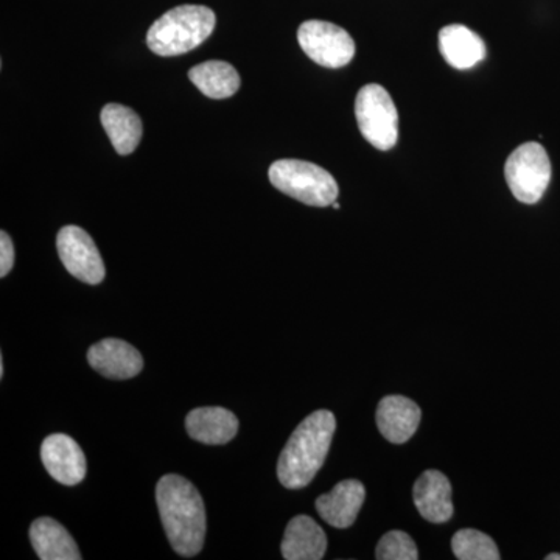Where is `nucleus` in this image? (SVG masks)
<instances>
[{"label":"nucleus","instance_id":"obj_1","mask_svg":"<svg viewBox=\"0 0 560 560\" xmlns=\"http://www.w3.org/2000/svg\"><path fill=\"white\" fill-rule=\"evenodd\" d=\"M162 525L173 550L194 558L206 539V508L200 492L179 475H165L156 486Z\"/></svg>","mask_w":560,"mask_h":560},{"label":"nucleus","instance_id":"obj_2","mask_svg":"<svg viewBox=\"0 0 560 560\" xmlns=\"http://www.w3.org/2000/svg\"><path fill=\"white\" fill-rule=\"evenodd\" d=\"M337 420L330 411L307 416L291 434L279 456L278 477L287 489H304L323 467L329 455Z\"/></svg>","mask_w":560,"mask_h":560},{"label":"nucleus","instance_id":"obj_3","mask_svg":"<svg viewBox=\"0 0 560 560\" xmlns=\"http://www.w3.org/2000/svg\"><path fill=\"white\" fill-rule=\"evenodd\" d=\"M215 24V13L208 7H176L151 25L147 46L160 57H178L201 46L212 35Z\"/></svg>","mask_w":560,"mask_h":560},{"label":"nucleus","instance_id":"obj_4","mask_svg":"<svg viewBox=\"0 0 560 560\" xmlns=\"http://www.w3.org/2000/svg\"><path fill=\"white\" fill-rule=\"evenodd\" d=\"M272 186L294 200L315 208H327L337 201V180L329 172L312 162L276 161L268 172Z\"/></svg>","mask_w":560,"mask_h":560},{"label":"nucleus","instance_id":"obj_5","mask_svg":"<svg viewBox=\"0 0 560 560\" xmlns=\"http://www.w3.org/2000/svg\"><path fill=\"white\" fill-rule=\"evenodd\" d=\"M504 176L515 200L536 205L550 186L551 161L547 150L537 142L523 143L508 158Z\"/></svg>","mask_w":560,"mask_h":560},{"label":"nucleus","instance_id":"obj_6","mask_svg":"<svg viewBox=\"0 0 560 560\" xmlns=\"http://www.w3.org/2000/svg\"><path fill=\"white\" fill-rule=\"evenodd\" d=\"M355 116L363 138L377 150L388 151L399 138V114L385 88L368 84L355 101Z\"/></svg>","mask_w":560,"mask_h":560},{"label":"nucleus","instance_id":"obj_7","mask_svg":"<svg viewBox=\"0 0 560 560\" xmlns=\"http://www.w3.org/2000/svg\"><path fill=\"white\" fill-rule=\"evenodd\" d=\"M304 54L323 68H345L355 57V43L345 28L324 21H307L298 31Z\"/></svg>","mask_w":560,"mask_h":560},{"label":"nucleus","instance_id":"obj_8","mask_svg":"<svg viewBox=\"0 0 560 560\" xmlns=\"http://www.w3.org/2000/svg\"><path fill=\"white\" fill-rule=\"evenodd\" d=\"M58 254L66 270L81 282L97 285L105 279V264L97 246L86 231L65 226L58 232Z\"/></svg>","mask_w":560,"mask_h":560},{"label":"nucleus","instance_id":"obj_9","mask_svg":"<svg viewBox=\"0 0 560 560\" xmlns=\"http://www.w3.org/2000/svg\"><path fill=\"white\" fill-rule=\"evenodd\" d=\"M40 459L54 480L75 486L86 477V458L68 434H50L40 445Z\"/></svg>","mask_w":560,"mask_h":560},{"label":"nucleus","instance_id":"obj_10","mask_svg":"<svg viewBox=\"0 0 560 560\" xmlns=\"http://www.w3.org/2000/svg\"><path fill=\"white\" fill-rule=\"evenodd\" d=\"M91 368L103 377L114 381H127L143 370V359L130 342L108 338L91 346L88 352Z\"/></svg>","mask_w":560,"mask_h":560},{"label":"nucleus","instance_id":"obj_11","mask_svg":"<svg viewBox=\"0 0 560 560\" xmlns=\"http://www.w3.org/2000/svg\"><path fill=\"white\" fill-rule=\"evenodd\" d=\"M364 499L366 489L360 481L345 480L316 500V511L334 528L346 529L355 523Z\"/></svg>","mask_w":560,"mask_h":560},{"label":"nucleus","instance_id":"obj_12","mask_svg":"<svg viewBox=\"0 0 560 560\" xmlns=\"http://www.w3.org/2000/svg\"><path fill=\"white\" fill-rule=\"evenodd\" d=\"M416 508L425 521L431 523H445L453 515L452 485L448 478L440 470H427L416 481Z\"/></svg>","mask_w":560,"mask_h":560},{"label":"nucleus","instance_id":"obj_13","mask_svg":"<svg viewBox=\"0 0 560 560\" xmlns=\"http://www.w3.org/2000/svg\"><path fill=\"white\" fill-rule=\"evenodd\" d=\"M419 405L404 396H388L377 408V427L382 436L393 444H404L411 440L420 423Z\"/></svg>","mask_w":560,"mask_h":560},{"label":"nucleus","instance_id":"obj_14","mask_svg":"<svg viewBox=\"0 0 560 560\" xmlns=\"http://www.w3.org/2000/svg\"><path fill=\"white\" fill-rule=\"evenodd\" d=\"M186 430L191 440L201 444L223 445L237 434L238 419L226 408H197L187 415Z\"/></svg>","mask_w":560,"mask_h":560},{"label":"nucleus","instance_id":"obj_15","mask_svg":"<svg viewBox=\"0 0 560 560\" xmlns=\"http://www.w3.org/2000/svg\"><path fill=\"white\" fill-rule=\"evenodd\" d=\"M327 550L323 528L308 515H296L287 526L282 540V556L287 560H319Z\"/></svg>","mask_w":560,"mask_h":560},{"label":"nucleus","instance_id":"obj_16","mask_svg":"<svg viewBox=\"0 0 560 560\" xmlns=\"http://www.w3.org/2000/svg\"><path fill=\"white\" fill-rule=\"evenodd\" d=\"M440 49L452 68L471 69L486 58L485 40L464 25H447L440 32Z\"/></svg>","mask_w":560,"mask_h":560},{"label":"nucleus","instance_id":"obj_17","mask_svg":"<svg viewBox=\"0 0 560 560\" xmlns=\"http://www.w3.org/2000/svg\"><path fill=\"white\" fill-rule=\"evenodd\" d=\"M31 540L36 555L43 560H80L81 555L69 530L50 517L32 523Z\"/></svg>","mask_w":560,"mask_h":560},{"label":"nucleus","instance_id":"obj_18","mask_svg":"<svg viewBox=\"0 0 560 560\" xmlns=\"http://www.w3.org/2000/svg\"><path fill=\"white\" fill-rule=\"evenodd\" d=\"M101 119L114 150L121 156L135 153L143 132L142 120L138 114L128 106L109 103L102 109Z\"/></svg>","mask_w":560,"mask_h":560},{"label":"nucleus","instance_id":"obj_19","mask_svg":"<svg viewBox=\"0 0 560 560\" xmlns=\"http://www.w3.org/2000/svg\"><path fill=\"white\" fill-rule=\"evenodd\" d=\"M195 86L213 101L230 98L241 90V75L230 62L208 61L189 70Z\"/></svg>","mask_w":560,"mask_h":560},{"label":"nucleus","instance_id":"obj_20","mask_svg":"<svg viewBox=\"0 0 560 560\" xmlns=\"http://www.w3.org/2000/svg\"><path fill=\"white\" fill-rule=\"evenodd\" d=\"M452 550L460 560H499L495 541L477 529H460L453 536Z\"/></svg>","mask_w":560,"mask_h":560},{"label":"nucleus","instance_id":"obj_21","mask_svg":"<svg viewBox=\"0 0 560 560\" xmlns=\"http://www.w3.org/2000/svg\"><path fill=\"white\" fill-rule=\"evenodd\" d=\"M375 558L378 560H416L419 558L415 540L404 530H389L378 541Z\"/></svg>","mask_w":560,"mask_h":560},{"label":"nucleus","instance_id":"obj_22","mask_svg":"<svg viewBox=\"0 0 560 560\" xmlns=\"http://www.w3.org/2000/svg\"><path fill=\"white\" fill-rule=\"evenodd\" d=\"M14 265V246L5 231L0 232V278H5Z\"/></svg>","mask_w":560,"mask_h":560},{"label":"nucleus","instance_id":"obj_23","mask_svg":"<svg viewBox=\"0 0 560 560\" xmlns=\"http://www.w3.org/2000/svg\"><path fill=\"white\" fill-rule=\"evenodd\" d=\"M3 372H5V368H3V357H0V377L3 378Z\"/></svg>","mask_w":560,"mask_h":560},{"label":"nucleus","instance_id":"obj_24","mask_svg":"<svg viewBox=\"0 0 560 560\" xmlns=\"http://www.w3.org/2000/svg\"><path fill=\"white\" fill-rule=\"evenodd\" d=\"M547 560H560V555H556V552H552V555L547 556Z\"/></svg>","mask_w":560,"mask_h":560},{"label":"nucleus","instance_id":"obj_25","mask_svg":"<svg viewBox=\"0 0 560 560\" xmlns=\"http://www.w3.org/2000/svg\"><path fill=\"white\" fill-rule=\"evenodd\" d=\"M331 208H334V209H337V210H338V209H340V205H338V202H337V201H335V202H334V205H331Z\"/></svg>","mask_w":560,"mask_h":560}]
</instances>
